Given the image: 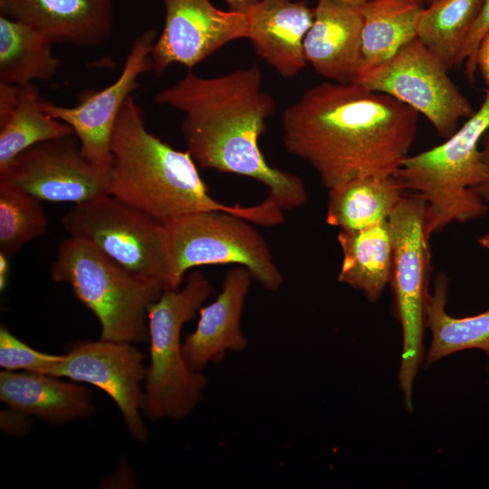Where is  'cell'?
Wrapping results in <instances>:
<instances>
[{"mask_svg": "<svg viewBox=\"0 0 489 489\" xmlns=\"http://www.w3.org/2000/svg\"><path fill=\"white\" fill-rule=\"evenodd\" d=\"M418 114L359 83L325 82L284 110L283 144L331 189L356 177L393 175L414 143Z\"/></svg>", "mask_w": 489, "mask_h": 489, "instance_id": "6da1fadb", "label": "cell"}, {"mask_svg": "<svg viewBox=\"0 0 489 489\" xmlns=\"http://www.w3.org/2000/svg\"><path fill=\"white\" fill-rule=\"evenodd\" d=\"M155 102L183 114L182 136L197 165L261 182L282 210L306 203L302 179L270 166L261 151L259 139L276 103L263 89L256 65L207 78L188 69L177 82L161 90Z\"/></svg>", "mask_w": 489, "mask_h": 489, "instance_id": "7a4b0ae2", "label": "cell"}, {"mask_svg": "<svg viewBox=\"0 0 489 489\" xmlns=\"http://www.w3.org/2000/svg\"><path fill=\"white\" fill-rule=\"evenodd\" d=\"M110 150L109 194L163 225L204 211L231 213L263 226L283 222V210L269 197L249 206L214 199L189 152L172 148L147 129L143 109L133 95L117 117Z\"/></svg>", "mask_w": 489, "mask_h": 489, "instance_id": "3957f363", "label": "cell"}, {"mask_svg": "<svg viewBox=\"0 0 489 489\" xmlns=\"http://www.w3.org/2000/svg\"><path fill=\"white\" fill-rule=\"evenodd\" d=\"M488 129L489 89L480 108L444 143L408 155L393 174L404 192L426 202L430 236L453 222L465 223L487 214L489 206L472 188L488 177L480 153V140Z\"/></svg>", "mask_w": 489, "mask_h": 489, "instance_id": "277c9868", "label": "cell"}, {"mask_svg": "<svg viewBox=\"0 0 489 489\" xmlns=\"http://www.w3.org/2000/svg\"><path fill=\"white\" fill-rule=\"evenodd\" d=\"M53 281L68 283L100 321L101 339L149 340L148 310L167 287L133 274L87 241L69 236L51 265Z\"/></svg>", "mask_w": 489, "mask_h": 489, "instance_id": "5b68a950", "label": "cell"}, {"mask_svg": "<svg viewBox=\"0 0 489 489\" xmlns=\"http://www.w3.org/2000/svg\"><path fill=\"white\" fill-rule=\"evenodd\" d=\"M199 270L190 272L182 289H166L148 310L150 363L147 369L144 413L151 420L183 419L200 402L207 380L185 361L181 329L212 294Z\"/></svg>", "mask_w": 489, "mask_h": 489, "instance_id": "8992f818", "label": "cell"}, {"mask_svg": "<svg viewBox=\"0 0 489 489\" xmlns=\"http://www.w3.org/2000/svg\"><path fill=\"white\" fill-rule=\"evenodd\" d=\"M388 221L392 244L388 283L402 329L398 381L405 407L413 411V385L424 356L423 336L430 295L427 204L417 195L405 192Z\"/></svg>", "mask_w": 489, "mask_h": 489, "instance_id": "52a82bcc", "label": "cell"}, {"mask_svg": "<svg viewBox=\"0 0 489 489\" xmlns=\"http://www.w3.org/2000/svg\"><path fill=\"white\" fill-rule=\"evenodd\" d=\"M252 224L231 213L204 211L164 225L168 289H178L191 268L234 264L245 267L265 290L278 291L283 276Z\"/></svg>", "mask_w": 489, "mask_h": 489, "instance_id": "ba28073f", "label": "cell"}, {"mask_svg": "<svg viewBox=\"0 0 489 489\" xmlns=\"http://www.w3.org/2000/svg\"><path fill=\"white\" fill-rule=\"evenodd\" d=\"M62 222L70 236L87 241L133 274L168 289L164 225L153 217L104 195L74 205Z\"/></svg>", "mask_w": 489, "mask_h": 489, "instance_id": "9c48e42d", "label": "cell"}, {"mask_svg": "<svg viewBox=\"0 0 489 489\" xmlns=\"http://www.w3.org/2000/svg\"><path fill=\"white\" fill-rule=\"evenodd\" d=\"M448 69L417 39L385 62L360 73L354 82L392 96L424 115L444 139L462 118L475 113L447 74Z\"/></svg>", "mask_w": 489, "mask_h": 489, "instance_id": "30bf717a", "label": "cell"}, {"mask_svg": "<svg viewBox=\"0 0 489 489\" xmlns=\"http://www.w3.org/2000/svg\"><path fill=\"white\" fill-rule=\"evenodd\" d=\"M0 181L54 203L77 205L110 195V169L90 160L74 134L26 149L0 171Z\"/></svg>", "mask_w": 489, "mask_h": 489, "instance_id": "8fae6325", "label": "cell"}, {"mask_svg": "<svg viewBox=\"0 0 489 489\" xmlns=\"http://www.w3.org/2000/svg\"><path fill=\"white\" fill-rule=\"evenodd\" d=\"M157 37L153 29L140 34L118 78L102 90L84 92L76 105L63 106L42 100L43 110L70 126L82 153L102 168H110V137L122 105L139 86V77L153 69L151 52Z\"/></svg>", "mask_w": 489, "mask_h": 489, "instance_id": "7c38bea8", "label": "cell"}, {"mask_svg": "<svg viewBox=\"0 0 489 489\" xmlns=\"http://www.w3.org/2000/svg\"><path fill=\"white\" fill-rule=\"evenodd\" d=\"M145 356L131 343L101 340L76 343L57 364L53 375L94 385L116 403L130 435L144 441L148 430L142 420L146 396L140 383L146 379Z\"/></svg>", "mask_w": 489, "mask_h": 489, "instance_id": "4fadbf2b", "label": "cell"}, {"mask_svg": "<svg viewBox=\"0 0 489 489\" xmlns=\"http://www.w3.org/2000/svg\"><path fill=\"white\" fill-rule=\"evenodd\" d=\"M165 20L151 52L155 75L168 66L192 69L225 44L247 38L245 15L221 10L210 0H162Z\"/></svg>", "mask_w": 489, "mask_h": 489, "instance_id": "5bb4252c", "label": "cell"}, {"mask_svg": "<svg viewBox=\"0 0 489 489\" xmlns=\"http://www.w3.org/2000/svg\"><path fill=\"white\" fill-rule=\"evenodd\" d=\"M228 9L243 13L247 38L256 54L283 78L306 66L303 41L312 25L314 9L303 1L226 0Z\"/></svg>", "mask_w": 489, "mask_h": 489, "instance_id": "9a60e30c", "label": "cell"}, {"mask_svg": "<svg viewBox=\"0 0 489 489\" xmlns=\"http://www.w3.org/2000/svg\"><path fill=\"white\" fill-rule=\"evenodd\" d=\"M1 15L21 21L52 43L98 47L112 33V0H0Z\"/></svg>", "mask_w": 489, "mask_h": 489, "instance_id": "2e32d148", "label": "cell"}, {"mask_svg": "<svg viewBox=\"0 0 489 489\" xmlns=\"http://www.w3.org/2000/svg\"><path fill=\"white\" fill-rule=\"evenodd\" d=\"M362 26L360 5L319 0L303 41L306 62L331 82H354L362 62Z\"/></svg>", "mask_w": 489, "mask_h": 489, "instance_id": "e0dca14e", "label": "cell"}, {"mask_svg": "<svg viewBox=\"0 0 489 489\" xmlns=\"http://www.w3.org/2000/svg\"><path fill=\"white\" fill-rule=\"evenodd\" d=\"M252 278L245 267L232 268L225 273L216 299L200 308L196 330L182 343L185 361L193 371L201 372L209 362L221 361L226 350L246 348L248 340L240 319Z\"/></svg>", "mask_w": 489, "mask_h": 489, "instance_id": "ac0fdd59", "label": "cell"}, {"mask_svg": "<svg viewBox=\"0 0 489 489\" xmlns=\"http://www.w3.org/2000/svg\"><path fill=\"white\" fill-rule=\"evenodd\" d=\"M0 399L11 408L53 424L83 417L92 411L91 394L85 387L28 371H1Z\"/></svg>", "mask_w": 489, "mask_h": 489, "instance_id": "d6986e66", "label": "cell"}, {"mask_svg": "<svg viewBox=\"0 0 489 489\" xmlns=\"http://www.w3.org/2000/svg\"><path fill=\"white\" fill-rule=\"evenodd\" d=\"M37 86L0 83V171L21 152L40 142L73 133L42 108Z\"/></svg>", "mask_w": 489, "mask_h": 489, "instance_id": "ffe728a7", "label": "cell"}, {"mask_svg": "<svg viewBox=\"0 0 489 489\" xmlns=\"http://www.w3.org/2000/svg\"><path fill=\"white\" fill-rule=\"evenodd\" d=\"M404 191L393 175L350 179L329 189L326 222L353 231L388 220Z\"/></svg>", "mask_w": 489, "mask_h": 489, "instance_id": "44dd1931", "label": "cell"}, {"mask_svg": "<svg viewBox=\"0 0 489 489\" xmlns=\"http://www.w3.org/2000/svg\"><path fill=\"white\" fill-rule=\"evenodd\" d=\"M337 239L342 251L339 282L376 302L390 278L392 244L388 221L360 230H340Z\"/></svg>", "mask_w": 489, "mask_h": 489, "instance_id": "7402d4cb", "label": "cell"}, {"mask_svg": "<svg viewBox=\"0 0 489 489\" xmlns=\"http://www.w3.org/2000/svg\"><path fill=\"white\" fill-rule=\"evenodd\" d=\"M360 7L363 26L359 75L417 39V23L424 9L422 4L411 0H369Z\"/></svg>", "mask_w": 489, "mask_h": 489, "instance_id": "603a6c76", "label": "cell"}, {"mask_svg": "<svg viewBox=\"0 0 489 489\" xmlns=\"http://www.w3.org/2000/svg\"><path fill=\"white\" fill-rule=\"evenodd\" d=\"M52 44L27 24L1 15L0 83L23 86L54 77L61 61Z\"/></svg>", "mask_w": 489, "mask_h": 489, "instance_id": "cb8c5ba5", "label": "cell"}, {"mask_svg": "<svg viewBox=\"0 0 489 489\" xmlns=\"http://www.w3.org/2000/svg\"><path fill=\"white\" fill-rule=\"evenodd\" d=\"M447 292V276L439 273L427 306L426 326L431 331V342L426 363L467 349H480L489 358V309L474 316L453 317L446 311Z\"/></svg>", "mask_w": 489, "mask_h": 489, "instance_id": "d4e9b609", "label": "cell"}, {"mask_svg": "<svg viewBox=\"0 0 489 489\" xmlns=\"http://www.w3.org/2000/svg\"><path fill=\"white\" fill-rule=\"evenodd\" d=\"M484 0H436L424 8L417 39L448 70L459 68L467 35Z\"/></svg>", "mask_w": 489, "mask_h": 489, "instance_id": "484cf974", "label": "cell"}, {"mask_svg": "<svg viewBox=\"0 0 489 489\" xmlns=\"http://www.w3.org/2000/svg\"><path fill=\"white\" fill-rule=\"evenodd\" d=\"M48 219L42 200L0 181V253L12 258L32 240L45 234Z\"/></svg>", "mask_w": 489, "mask_h": 489, "instance_id": "4316f807", "label": "cell"}, {"mask_svg": "<svg viewBox=\"0 0 489 489\" xmlns=\"http://www.w3.org/2000/svg\"><path fill=\"white\" fill-rule=\"evenodd\" d=\"M63 355L40 352L13 335L5 326L0 328V366L5 370L53 375Z\"/></svg>", "mask_w": 489, "mask_h": 489, "instance_id": "83f0119b", "label": "cell"}, {"mask_svg": "<svg viewBox=\"0 0 489 489\" xmlns=\"http://www.w3.org/2000/svg\"><path fill=\"white\" fill-rule=\"evenodd\" d=\"M489 32V0H484L463 46L460 63H465V71L469 81H474L479 45Z\"/></svg>", "mask_w": 489, "mask_h": 489, "instance_id": "f1b7e54d", "label": "cell"}, {"mask_svg": "<svg viewBox=\"0 0 489 489\" xmlns=\"http://www.w3.org/2000/svg\"><path fill=\"white\" fill-rule=\"evenodd\" d=\"M1 427L11 435H25L30 429L27 414L14 408L1 411Z\"/></svg>", "mask_w": 489, "mask_h": 489, "instance_id": "f546056e", "label": "cell"}, {"mask_svg": "<svg viewBox=\"0 0 489 489\" xmlns=\"http://www.w3.org/2000/svg\"><path fill=\"white\" fill-rule=\"evenodd\" d=\"M481 159L486 167L488 177L481 184L474 187L472 191L489 206V129L480 140Z\"/></svg>", "mask_w": 489, "mask_h": 489, "instance_id": "4dcf8cb0", "label": "cell"}, {"mask_svg": "<svg viewBox=\"0 0 489 489\" xmlns=\"http://www.w3.org/2000/svg\"><path fill=\"white\" fill-rule=\"evenodd\" d=\"M476 68L489 89V32L484 35L479 45Z\"/></svg>", "mask_w": 489, "mask_h": 489, "instance_id": "1f68e13d", "label": "cell"}, {"mask_svg": "<svg viewBox=\"0 0 489 489\" xmlns=\"http://www.w3.org/2000/svg\"><path fill=\"white\" fill-rule=\"evenodd\" d=\"M9 260L7 256L0 253V290L4 291L9 274Z\"/></svg>", "mask_w": 489, "mask_h": 489, "instance_id": "d6a6232c", "label": "cell"}, {"mask_svg": "<svg viewBox=\"0 0 489 489\" xmlns=\"http://www.w3.org/2000/svg\"><path fill=\"white\" fill-rule=\"evenodd\" d=\"M478 243L481 246L486 248L489 250V234L483 235L479 240Z\"/></svg>", "mask_w": 489, "mask_h": 489, "instance_id": "836d02e7", "label": "cell"}, {"mask_svg": "<svg viewBox=\"0 0 489 489\" xmlns=\"http://www.w3.org/2000/svg\"><path fill=\"white\" fill-rule=\"evenodd\" d=\"M337 1H341V2L350 3L353 5H361L369 0H337Z\"/></svg>", "mask_w": 489, "mask_h": 489, "instance_id": "e575fe53", "label": "cell"}, {"mask_svg": "<svg viewBox=\"0 0 489 489\" xmlns=\"http://www.w3.org/2000/svg\"><path fill=\"white\" fill-rule=\"evenodd\" d=\"M436 0H423L424 4L428 5H431L432 3L436 2Z\"/></svg>", "mask_w": 489, "mask_h": 489, "instance_id": "d590c367", "label": "cell"}, {"mask_svg": "<svg viewBox=\"0 0 489 489\" xmlns=\"http://www.w3.org/2000/svg\"><path fill=\"white\" fill-rule=\"evenodd\" d=\"M411 1H414V2H417V3H419V4H422V5H424V2H423V0H411Z\"/></svg>", "mask_w": 489, "mask_h": 489, "instance_id": "8d00e7d4", "label": "cell"}]
</instances>
